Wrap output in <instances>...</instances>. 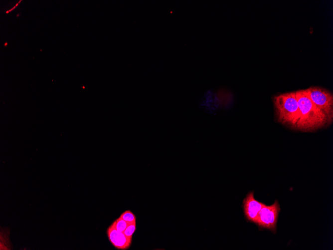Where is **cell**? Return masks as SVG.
Listing matches in <instances>:
<instances>
[{
  "instance_id": "cell-2",
  "label": "cell",
  "mask_w": 333,
  "mask_h": 250,
  "mask_svg": "<svg viewBox=\"0 0 333 250\" xmlns=\"http://www.w3.org/2000/svg\"><path fill=\"white\" fill-rule=\"evenodd\" d=\"M273 103L278 122L296 130L300 117L296 92L276 95L273 98Z\"/></svg>"
},
{
  "instance_id": "cell-8",
  "label": "cell",
  "mask_w": 333,
  "mask_h": 250,
  "mask_svg": "<svg viewBox=\"0 0 333 250\" xmlns=\"http://www.w3.org/2000/svg\"><path fill=\"white\" fill-rule=\"evenodd\" d=\"M120 217L127 222L128 224L136 222V219L135 216L132 212L129 210L123 213Z\"/></svg>"
},
{
  "instance_id": "cell-7",
  "label": "cell",
  "mask_w": 333,
  "mask_h": 250,
  "mask_svg": "<svg viewBox=\"0 0 333 250\" xmlns=\"http://www.w3.org/2000/svg\"><path fill=\"white\" fill-rule=\"evenodd\" d=\"M113 224L118 231L123 233L128 225V223L120 217L114 221Z\"/></svg>"
},
{
  "instance_id": "cell-4",
  "label": "cell",
  "mask_w": 333,
  "mask_h": 250,
  "mask_svg": "<svg viewBox=\"0 0 333 250\" xmlns=\"http://www.w3.org/2000/svg\"><path fill=\"white\" fill-rule=\"evenodd\" d=\"M280 211V205L277 200L270 206L265 204L258 214L255 224L261 228L268 229L276 233Z\"/></svg>"
},
{
  "instance_id": "cell-5",
  "label": "cell",
  "mask_w": 333,
  "mask_h": 250,
  "mask_svg": "<svg viewBox=\"0 0 333 250\" xmlns=\"http://www.w3.org/2000/svg\"><path fill=\"white\" fill-rule=\"evenodd\" d=\"M264 205L255 199L253 192H250L243 201L244 213L247 221L255 224L258 214Z\"/></svg>"
},
{
  "instance_id": "cell-6",
  "label": "cell",
  "mask_w": 333,
  "mask_h": 250,
  "mask_svg": "<svg viewBox=\"0 0 333 250\" xmlns=\"http://www.w3.org/2000/svg\"><path fill=\"white\" fill-rule=\"evenodd\" d=\"M107 235L110 243L117 249L127 250L131 245L132 238L118 231L113 223L108 228Z\"/></svg>"
},
{
  "instance_id": "cell-9",
  "label": "cell",
  "mask_w": 333,
  "mask_h": 250,
  "mask_svg": "<svg viewBox=\"0 0 333 250\" xmlns=\"http://www.w3.org/2000/svg\"><path fill=\"white\" fill-rule=\"evenodd\" d=\"M136 222H135L128 224V226L123 233L126 236L132 238L134 233L136 231Z\"/></svg>"
},
{
  "instance_id": "cell-3",
  "label": "cell",
  "mask_w": 333,
  "mask_h": 250,
  "mask_svg": "<svg viewBox=\"0 0 333 250\" xmlns=\"http://www.w3.org/2000/svg\"><path fill=\"white\" fill-rule=\"evenodd\" d=\"M314 104L327 116L332 123L333 120V95L326 89L312 86L305 89Z\"/></svg>"
},
{
  "instance_id": "cell-1",
  "label": "cell",
  "mask_w": 333,
  "mask_h": 250,
  "mask_svg": "<svg viewBox=\"0 0 333 250\" xmlns=\"http://www.w3.org/2000/svg\"><path fill=\"white\" fill-rule=\"evenodd\" d=\"M295 92L300 110V117L296 130L311 132L332 123L324 112L312 101L305 89Z\"/></svg>"
}]
</instances>
